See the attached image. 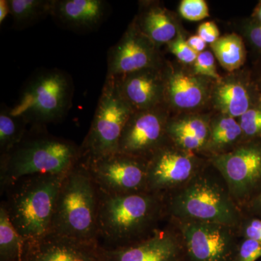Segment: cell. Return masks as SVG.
Wrapping results in <instances>:
<instances>
[{
	"label": "cell",
	"mask_w": 261,
	"mask_h": 261,
	"mask_svg": "<svg viewBox=\"0 0 261 261\" xmlns=\"http://www.w3.org/2000/svg\"><path fill=\"white\" fill-rule=\"evenodd\" d=\"M166 216L164 195L145 191L111 195L100 192L98 242L114 249L127 246L152 234Z\"/></svg>",
	"instance_id": "cell-1"
},
{
	"label": "cell",
	"mask_w": 261,
	"mask_h": 261,
	"mask_svg": "<svg viewBox=\"0 0 261 261\" xmlns=\"http://www.w3.org/2000/svg\"><path fill=\"white\" fill-rule=\"evenodd\" d=\"M80 159L74 142L51 135L46 126H31L20 143L0 155L1 191L25 176L65 174Z\"/></svg>",
	"instance_id": "cell-2"
},
{
	"label": "cell",
	"mask_w": 261,
	"mask_h": 261,
	"mask_svg": "<svg viewBox=\"0 0 261 261\" xmlns=\"http://www.w3.org/2000/svg\"><path fill=\"white\" fill-rule=\"evenodd\" d=\"M171 220L204 221L238 228L243 217L224 178L199 171L183 186L164 195Z\"/></svg>",
	"instance_id": "cell-3"
},
{
	"label": "cell",
	"mask_w": 261,
	"mask_h": 261,
	"mask_svg": "<svg viewBox=\"0 0 261 261\" xmlns=\"http://www.w3.org/2000/svg\"><path fill=\"white\" fill-rule=\"evenodd\" d=\"M65 174L25 176L1 191L5 195L2 203L12 224L27 241L37 240L50 232L58 193Z\"/></svg>",
	"instance_id": "cell-4"
},
{
	"label": "cell",
	"mask_w": 261,
	"mask_h": 261,
	"mask_svg": "<svg viewBox=\"0 0 261 261\" xmlns=\"http://www.w3.org/2000/svg\"><path fill=\"white\" fill-rule=\"evenodd\" d=\"M99 199L100 192L88 168L79 161L62 182L50 232L99 243Z\"/></svg>",
	"instance_id": "cell-5"
},
{
	"label": "cell",
	"mask_w": 261,
	"mask_h": 261,
	"mask_svg": "<svg viewBox=\"0 0 261 261\" xmlns=\"http://www.w3.org/2000/svg\"><path fill=\"white\" fill-rule=\"evenodd\" d=\"M74 85L64 70H37L27 80L16 104L11 108L30 126H46L64 119L73 105Z\"/></svg>",
	"instance_id": "cell-6"
},
{
	"label": "cell",
	"mask_w": 261,
	"mask_h": 261,
	"mask_svg": "<svg viewBox=\"0 0 261 261\" xmlns=\"http://www.w3.org/2000/svg\"><path fill=\"white\" fill-rule=\"evenodd\" d=\"M133 111L116 80L106 77L88 133L80 146L81 161H94L118 152L122 132Z\"/></svg>",
	"instance_id": "cell-7"
},
{
	"label": "cell",
	"mask_w": 261,
	"mask_h": 261,
	"mask_svg": "<svg viewBox=\"0 0 261 261\" xmlns=\"http://www.w3.org/2000/svg\"><path fill=\"white\" fill-rule=\"evenodd\" d=\"M181 236L187 261H233L237 228L204 221L172 220Z\"/></svg>",
	"instance_id": "cell-8"
},
{
	"label": "cell",
	"mask_w": 261,
	"mask_h": 261,
	"mask_svg": "<svg viewBox=\"0 0 261 261\" xmlns=\"http://www.w3.org/2000/svg\"><path fill=\"white\" fill-rule=\"evenodd\" d=\"M82 162L103 194L120 195L147 191L148 159L118 152Z\"/></svg>",
	"instance_id": "cell-9"
},
{
	"label": "cell",
	"mask_w": 261,
	"mask_h": 261,
	"mask_svg": "<svg viewBox=\"0 0 261 261\" xmlns=\"http://www.w3.org/2000/svg\"><path fill=\"white\" fill-rule=\"evenodd\" d=\"M213 164L224 178L239 207L247 205L261 191V146L239 147L219 154Z\"/></svg>",
	"instance_id": "cell-10"
},
{
	"label": "cell",
	"mask_w": 261,
	"mask_h": 261,
	"mask_svg": "<svg viewBox=\"0 0 261 261\" xmlns=\"http://www.w3.org/2000/svg\"><path fill=\"white\" fill-rule=\"evenodd\" d=\"M158 228L143 240L127 246L103 248L104 261H187L177 228Z\"/></svg>",
	"instance_id": "cell-11"
},
{
	"label": "cell",
	"mask_w": 261,
	"mask_h": 261,
	"mask_svg": "<svg viewBox=\"0 0 261 261\" xmlns=\"http://www.w3.org/2000/svg\"><path fill=\"white\" fill-rule=\"evenodd\" d=\"M155 44L135 23L108 53L106 77L118 78L140 70L158 68Z\"/></svg>",
	"instance_id": "cell-12"
},
{
	"label": "cell",
	"mask_w": 261,
	"mask_h": 261,
	"mask_svg": "<svg viewBox=\"0 0 261 261\" xmlns=\"http://www.w3.org/2000/svg\"><path fill=\"white\" fill-rule=\"evenodd\" d=\"M166 130L164 116L159 107L134 112L122 132L118 152L149 159L163 147Z\"/></svg>",
	"instance_id": "cell-13"
},
{
	"label": "cell",
	"mask_w": 261,
	"mask_h": 261,
	"mask_svg": "<svg viewBox=\"0 0 261 261\" xmlns=\"http://www.w3.org/2000/svg\"><path fill=\"white\" fill-rule=\"evenodd\" d=\"M199 171L191 156L163 146L148 159L147 191L166 195L190 181Z\"/></svg>",
	"instance_id": "cell-14"
},
{
	"label": "cell",
	"mask_w": 261,
	"mask_h": 261,
	"mask_svg": "<svg viewBox=\"0 0 261 261\" xmlns=\"http://www.w3.org/2000/svg\"><path fill=\"white\" fill-rule=\"evenodd\" d=\"M24 261H104L103 247L96 242L49 232L28 242Z\"/></svg>",
	"instance_id": "cell-15"
},
{
	"label": "cell",
	"mask_w": 261,
	"mask_h": 261,
	"mask_svg": "<svg viewBox=\"0 0 261 261\" xmlns=\"http://www.w3.org/2000/svg\"><path fill=\"white\" fill-rule=\"evenodd\" d=\"M111 10L105 0H53L51 16L61 28L86 34L97 31Z\"/></svg>",
	"instance_id": "cell-16"
},
{
	"label": "cell",
	"mask_w": 261,
	"mask_h": 261,
	"mask_svg": "<svg viewBox=\"0 0 261 261\" xmlns=\"http://www.w3.org/2000/svg\"><path fill=\"white\" fill-rule=\"evenodd\" d=\"M113 79L116 80L122 97L135 112L159 107L162 100L165 82L158 68H149Z\"/></svg>",
	"instance_id": "cell-17"
},
{
	"label": "cell",
	"mask_w": 261,
	"mask_h": 261,
	"mask_svg": "<svg viewBox=\"0 0 261 261\" xmlns=\"http://www.w3.org/2000/svg\"><path fill=\"white\" fill-rule=\"evenodd\" d=\"M135 22L137 28L155 45L171 42L176 28L167 12L158 5H148Z\"/></svg>",
	"instance_id": "cell-18"
},
{
	"label": "cell",
	"mask_w": 261,
	"mask_h": 261,
	"mask_svg": "<svg viewBox=\"0 0 261 261\" xmlns=\"http://www.w3.org/2000/svg\"><path fill=\"white\" fill-rule=\"evenodd\" d=\"M170 100L173 106L183 109L198 106L203 100L204 91L202 84L191 75L184 73H173L165 83Z\"/></svg>",
	"instance_id": "cell-19"
},
{
	"label": "cell",
	"mask_w": 261,
	"mask_h": 261,
	"mask_svg": "<svg viewBox=\"0 0 261 261\" xmlns=\"http://www.w3.org/2000/svg\"><path fill=\"white\" fill-rule=\"evenodd\" d=\"M13 28L23 30L51 15L53 0H8Z\"/></svg>",
	"instance_id": "cell-20"
},
{
	"label": "cell",
	"mask_w": 261,
	"mask_h": 261,
	"mask_svg": "<svg viewBox=\"0 0 261 261\" xmlns=\"http://www.w3.org/2000/svg\"><path fill=\"white\" fill-rule=\"evenodd\" d=\"M28 241L12 224L5 205H0V261H24Z\"/></svg>",
	"instance_id": "cell-21"
},
{
	"label": "cell",
	"mask_w": 261,
	"mask_h": 261,
	"mask_svg": "<svg viewBox=\"0 0 261 261\" xmlns=\"http://www.w3.org/2000/svg\"><path fill=\"white\" fill-rule=\"evenodd\" d=\"M28 123L12 113L11 108L2 104L0 108V155L10 152L27 134Z\"/></svg>",
	"instance_id": "cell-22"
},
{
	"label": "cell",
	"mask_w": 261,
	"mask_h": 261,
	"mask_svg": "<svg viewBox=\"0 0 261 261\" xmlns=\"http://www.w3.org/2000/svg\"><path fill=\"white\" fill-rule=\"evenodd\" d=\"M215 56L228 71L238 69L245 60V48L241 37L234 34L220 37L211 44Z\"/></svg>",
	"instance_id": "cell-23"
},
{
	"label": "cell",
	"mask_w": 261,
	"mask_h": 261,
	"mask_svg": "<svg viewBox=\"0 0 261 261\" xmlns=\"http://www.w3.org/2000/svg\"><path fill=\"white\" fill-rule=\"evenodd\" d=\"M216 98L220 108L231 118L241 117L250 109V96L242 84H224L217 89Z\"/></svg>",
	"instance_id": "cell-24"
},
{
	"label": "cell",
	"mask_w": 261,
	"mask_h": 261,
	"mask_svg": "<svg viewBox=\"0 0 261 261\" xmlns=\"http://www.w3.org/2000/svg\"><path fill=\"white\" fill-rule=\"evenodd\" d=\"M240 123L231 117H225L214 125L209 136L211 148L219 149L231 145L243 135Z\"/></svg>",
	"instance_id": "cell-25"
},
{
	"label": "cell",
	"mask_w": 261,
	"mask_h": 261,
	"mask_svg": "<svg viewBox=\"0 0 261 261\" xmlns=\"http://www.w3.org/2000/svg\"><path fill=\"white\" fill-rule=\"evenodd\" d=\"M168 133H185L197 137L203 143L210 136L208 126L203 120L198 118H188L171 123L166 128Z\"/></svg>",
	"instance_id": "cell-26"
},
{
	"label": "cell",
	"mask_w": 261,
	"mask_h": 261,
	"mask_svg": "<svg viewBox=\"0 0 261 261\" xmlns=\"http://www.w3.org/2000/svg\"><path fill=\"white\" fill-rule=\"evenodd\" d=\"M181 16L192 21L205 19L209 16L208 7L203 0H184L179 7Z\"/></svg>",
	"instance_id": "cell-27"
},
{
	"label": "cell",
	"mask_w": 261,
	"mask_h": 261,
	"mask_svg": "<svg viewBox=\"0 0 261 261\" xmlns=\"http://www.w3.org/2000/svg\"><path fill=\"white\" fill-rule=\"evenodd\" d=\"M240 125L247 137H261V108H252L244 113Z\"/></svg>",
	"instance_id": "cell-28"
},
{
	"label": "cell",
	"mask_w": 261,
	"mask_h": 261,
	"mask_svg": "<svg viewBox=\"0 0 261 261\" xmlns=\"http://www.w3.org/2000/svg\"><path fill=\"white\" fill-rule=\"evenodd\" d=\"M261 257V243L243 238L239 242L233 261H257Z\"/></svg>",
	"instance_id": "cell-29"
},
{
	"label": "cell",
	"mask_w": 261,
	"mask_h": 261,
	"mask_svg": "<svg viewBox=\"0 0 261 261\" xmlns=\"http://www.w3.org/2000/svg\"><path fill=\"white\" fill-rule=\"evenodd\" d=\"M195 72L196 74L206 75L216 80H221L216 70L214 55L209 51H204L198 55L195 63Z\"/></svg>",
	"instance_id": "cell-30"
},
{
	"label": "cell",
	"mask_w": 261,
	"mask_h": 261,
	"mask_svg": "<svg viewBox=\"0 0 261 261\" xmlns=\"http://www.w3.org/2000/svg\"><path fill=\"white\" fill-rule=\"evenodd\" d=\"M169 49L171 53L182 63H191L195 62L198 56V53L194 51L190 47L186 41L183 38L179 37L176 40L171 42Z\"/></svg>",
	"instance_id": "cell-31"
},
{
	"label": "cell",
	"mask_w": 261,
	"mask_h": 261,
	"mask_svg": "<svg viewBox=\"0 0 261 261\" xmlns=\"http://www.w3.org/2000/svg\"><path fill=\"white\" fill-rule=\"evenodd\" d=\"M237 229L243 238L250 239L261 243V219L255 217L243 219Z\"/></svg>",
	"instance_id": "cell-32"
},
{
	"label": "cell",
	"mask_w": 261,
	"mask_h": 261,
	"mask_svg": "<svg viewBox=\"0 0 261 261\" xmlns=\"http://www.w3.org/2000/svg\"><path fill=\"white\" fill-rule=\"evenodd\" d=\"M169 135L181 148L187 151L196 150V149H200L205 144L202 141L197 139V137L187 135V134L176 132V133H170Z\"/></svg>",
	"instance_id": "cell-33"
},
{
	"label": "cell",
	"mask_w": 261,
	"mask_h": 261,
	"mask_svg": "<svg viewBox=\"0 0 261 261\" xmlns=\"http://www.w3.org/2000/svg\"><path fill=\"white\" fill-rule=\"evenodd\" d=\"M198 36L207 44H214L219 39V30L214 22H205L198 29Z\"/></svg>",
	"instance_id": "cell-34"
},
{
	"label": "cell",
	"mask_w": 261,
	"mask_h": 261,
	"mask_svg": "<svg viewBox=\"0 0 261 261\" xmlns=\"http://www.w3.org/2000/svg\"><path fill=\"white\" fill-rule=\"evenodd\" d=\"M246 207L252 217L261 219V191L248 204Z\"/></svg>",
	"instance_id": "cell-35"
},
{
	"label": "cell",
	"mask_w": 261,
	"mask_h": 261,
	"mask_svg": "<svg viewBox=\"0 0 261 261\" xmlns=\"http://www.w3.org/2000/svg\"><path fill=\"white\" fill-rule=\"evenodd\" d=\"M187 44L190 45V47L193 49L194 51H195L196 53H200L204 51V49H205L206 47V43L203 39H202L200 37H199L198 35L192 36V37H190L188 40L187 41Z\"/></svg>",
	"instance_id": "cell-36"
},
{
	"label": "cell",
	"mask_w": 261,
	"mask_h": 261,
	"mask_svg": "<svg viewBox=\"0 0 261 261\" xmlns=\"http://www.w3.org/2000/svg\"><path fill=\"white\" fill-rule=\"evenodd\" d=\"M250 37L252 43L261 49V27L252 28L250 32Z\"/></svg>",
	"instance_id": "cell-37"
},
{
	"label": "cell",
	"mask_w": 261,
	"mask_h": 261,
	"mask_svg": "<svg viewBox=\"0 0 261 261\" xmlns=\"http://www.w3.org/2000/svg\"><path fill=\"white\" fill-rule=\"evenodd\" d=\"M10 14L9 2L8 0L0 1V23H3L5 19Z\"/></svg>",
	"instance_id": "cell-38"
},
{
	"label": "cell",
	"mask_w": 261,
	"mask_h": 261,
	"mask_svg": "<svg viewBox=\"0 0 261 261\" xmlns=\"http://www.w3.org/2000/svg\"><path fill=\"white\" fill-rule=\"evenodd\" d=\"M257 15H258L259 18H260V20H261V6L260 7V8H259Z\"/></svg>",
	"instance_id": "cell-39"
}]
</instances>
